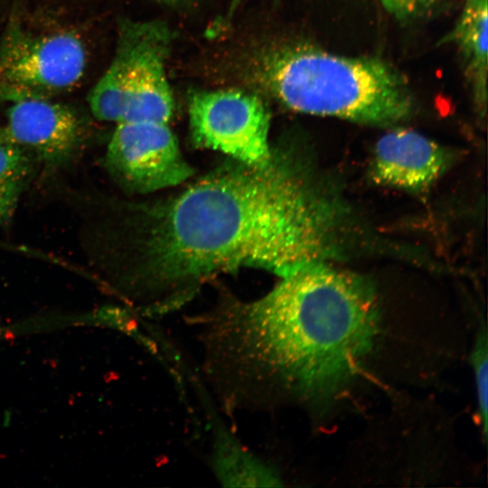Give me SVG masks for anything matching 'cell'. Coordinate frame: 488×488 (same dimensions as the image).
Here are the masks:
<instances>
[{
  "instance_id": "6da1fadb",
  "label": "cell",
  "mask_w": 488,
  "mask_h": 488,
  "mask_svg": "<svg viewBox=\"0 0 488 488\" xmlns=\"http://www.w3.org/2000/svg\"><path fill=\"white\" fill-rule=\"evenodd\" d=\"M233 161L96 228V259L118 287L155 295L153 311L163 312L222 272L255 267L282 278L344 257L351 211L314 164L286 149L263 165Z\"/></svg>"
},
{
  "instance_id": "7a4b0ae2",
  "label": "cell",
  "mask_w": 488,
  "mask_h": 488,
  "mask_svg": "<svg viewBox=\"0 0 488 488\" xmlns=\"http://www.w3.org/2000/svg\"><path fill=\"white\" fill-rule=\"evenodd\" d=\"M379 321L371 281L320 262L282 277L258 300L224 305L207 322L206 338L238 382L322 403L358 374Z\"/></svg>"
},
{
  "instance_id": "3957f363",
  "label": "cell",
  "mask_w": 488,
  "mask_h": 488,
  "mask_svg": "<svg viewBox=\"0 0 488 488\" xmlns=\"http://www.w3.org/2000/svg\"><path fill=\"white\" fill-rule=\"evenodd\" d=\"M253 75L283 105L306 114L389 126L413 110L404 80L379 59L284 44L259 54Z\"/></svg>"
},
{
  "instance_id": "277c9868",
  "label": "cell",
  "mask_w": 488,
  "mask_h": 488,
  "mask_svg": "<svg viewBox=\"0 0 488 488\" xmlns=\"http://www.w3.org/2000/svg\"><path fill=\"white\" fill-rule=\"evenodd\" d=\"M170 42V31L161 22H121L112 61L88 99L93 116L115 124L169 123L174 112L165 74Z\"/></svg>"
},
{
  "instance_id": "5b68a950",
  "label": "cell",
  "mask_w": 488,
  "mask_h": 488,
  "mask_svg": "<svg viewBox=\"0 0 488 488\" xmlns=\"http://www.w3.org/2000/svg\"><path fill=\"white\" fill-rule=\"evenodd\" d=\"M86 62L77 34L34 33L13 17L0 41V99L11 103L66 92L83 77Z\"/></svg>"
},
{
  "instance_id": "8992f818",
  "label": "cell",
  "mask_w": 488,
  "mask_h": 488,
  "mask_svg": "<svg viewBox=\"0 0 488 488\" xmlns=\"http://www.w3.org/2000/svg\"><path fill=\"white\" fill-rule=\"evenodd\" d=\"M193 144L218 150L249 165L271 158L269 113L261 99L239 90L193 92L189 99Z\"/></svg>"
},
{
  "instance_id": "52a82bcc",
  "label": "cell",
  "mask_w": 488,
  "mask_h": 488,
  "mask_svg": "<svg viewBox=\"0 0 488 488\" xmlns=\"http://www.w3.org/2000/svg\"><path fill=\"white\" fill-rule=\"evenodd\" d=\"M105 164L122 188L138 193L179 184L193 172L169 123L155 120L116 123Z\"/></svg>"
},
{
  "instance_id": "ba28073f",
  "label": "cell",
  "mask_w": 488,
  "mask_h": 488,
  "mask_svg": "<svg viewBox=\"0 0 488 488\" xmlns=\"http://www.w3.org/2000/svg\"><path fill=\"white\" fill-rule=\"evenodd\" d=\"M10 105L0 141L23 148L52 168L69 163L80 151L85 128L72 108L52 98H25Z\"/></svg>"
},
{
  "instance_id": "9c48e42d",
  "label": "cell",
  "mask_w": 488,
  "mask_h": 488,
  "mask_svg": "<svg viewBox=\"0 0 488 488\" xmlns=\"http://www.w3.org/2000/svg\"><path fill=\"white\" fill-rule=\"evenodd\" d=\"M452 161L449 149L424 135L393 128L377 141L370 175L377 184L421 193L445 174Z\"/></svg>"
},
{
  "instance_id": "30bf717a",
  "label": "cell",
  "mask_w": 488,
  "mask_h": 488,
  "mask_svg": "<svg viewBox=\"0 0 488 488\" xmlns=\"http://www.w3.org/2000/svg\"><path fill=\"white\" fill-rule=\"evenodd\" d=\"M488 0H465L451 33L465 59L475 102L484 113L487 100Z\"/></svg>"
},
{
  "instance_id": "8fae6325",
  "label": "cell",
  "mask_w": 488,
  "mask_h": 488,
  "mask_svg": "<svg viewBox=\"0 0 488 488\" xmlns=\"http://www.w3.org/2000/svg\"><path fill=\"white\" fill-rule=\"evenodd\" d=\"M213 451V470L224 486L282 485L278 474L272 467L250 454L226 432L220 431Z\"/></svg>"
},
{
  "instance_id": "7c38bea8",
  "label": "cell",
  "mask_w": 488,
  "mask_h": 488,
  "mask_svg": "<svg viewBox=\"0 0 488 488\" xmlns=\"http://www.w3.org/2000/svg\"><path fill=\"white\" fill-rule=\"evenodd\" d=\"M36 160L23 148L0 141V226L10 223L29 184Z\"/></svg>"
},
{
  "instance_id": "4fadbf2b",
  "label": "cell",
  "mask_w": 488,
  "mask_h": 488,
  "mask_svg": "<svg viewBox=\"0 0 488 488\" xmlns=\"http://www.w3.org/2000/svg\"><path fill=\"white\" fill-rule=\"evenodd\" d=\"M474 370L479 418L484 438L487 436V374H488V343L485 326L480 328L471 354Z\"/></svg>"
},
{
  "instance_id": "5bb4252c",
  "label": "cell",
  "mask_w": 488,
  "mask_h": 488,
  "mask_svg": "<svg viewBox=\"0 0 488 488\" xmlns=\"http://www.w3.org/2000/svg\"><path fill=\"white\" fill-rule=\"evenodd\" d=\"M385 9L398 18H407L418 6V0H380Z\"/></svg>"
},
{
  "instance_id": "9a60e30c",
  "label": "cell",
  "mask_w": 488,
  "mask_h": 488,
  "mask_svg": "<svg viewBox=\"0 0 488 488\" xmlns=\"http://www.w3.org/2000/svg\"><path fill=\"white\" fill-rule=\"evenodd\" d=\"M240 0H232L230 4V7L229 9L230 15L233 14V12L236 10L238 5L239 4Z\"/></svg>"
},
{
  "instance_id": "2e32d148",
  "label": "cell",
  "mask_w": 488,
  "mask_h": 488,
  "mask_svg": "<svg viewBox=\"0 0 488 488\" xmlns=\"http://www.w3.org/2000/svg\"><path fill=\"white\" fill-rule=\"evenodd\" d=\"M158 1H161V2H164V3L174 4V3L182 2L183 0H158Z\"/></svg>"
}]
</instances>
